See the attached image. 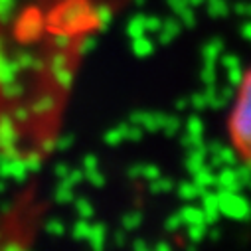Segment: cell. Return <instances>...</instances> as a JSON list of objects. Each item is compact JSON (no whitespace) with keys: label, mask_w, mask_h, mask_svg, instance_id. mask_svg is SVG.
<instances>
[{"label":"cell","mask_w":251,"mask_h":251,"mask_svg":"<svg viewBox=\"0 0 251 251\" xmlns=\"http://www.w3.org/2000/svg\"><path fill=\"white\" fill-rule=\"evenodd\" d=\"M20 14L0 8V149L14 158H32L48 147L55 133L38 85L36 22L87 38L103 22V14L72 12L46 18V12L77 0H12Z\"/></svg>","instance_id":"1"},{"label":"cell","mask_w":251,"mask_h":251,"mask_svg":"<svg viewBox=\"0 0 251 251\" xmlns=\"http://www.w3.org/2000/svg\"><path fill=\"white\" fill-rule=\"evenodd\" d=\"M227 135L237 156L251 168V68L237 85L227 117Z\"/></svg>","instance_id":"2"}]
</instances>
